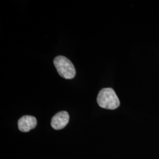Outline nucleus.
I'll use <instances>...</instances> for the list:
<instances>
[{"label":"nucleus","instance_id":"obj_1","mask_svg":"<svg viewBox=\"0 0 159 159\" xmlns=\"http://www.w3.org/2000/svg\"><path fill=\"white\" fill-rule=\"evenodd\" d=\"M97 102L102 108L114 110L119 107L120 102L116 92L111 88L101 90L97 98Z\"/></svg>","mask_w":159,"mask_h":159},{"label":"nucleus","instance_id":"obj_2","mask_svg":"<svg viewBox=\"0 0 159 159\" xmlns=\"http://www.w3.org/2000/svg\"><path fill=\"white\" fill-rule=\"evenodd\" d=\"M58 74L65 79H72L75 76L76 71L73 64L67 57L59 56L53 61Z\"/></svg>","mask_w":159,"mask_h":159},{"label":"nucleus","instance_id":"obj_3","mask_svg":"<svg viewBox=\"0 0 159 159\" xmlns=\"http://www.w3.org/2000/svg\"><path fill=\"white\" fill-rule=\"evenodd\" d=\"M70 116L66 111L58 112L51 119V127L55 130H61L68 124Z\"/></svg>","mask_w":159,"mask_h":159},{"label":"nucleus","instance_id":"obj_4","mask_svg":"<svg viewBox=\"0 0 159 159\" xmlns=\"http://www.w3.org/2000/svg\"><path fill=\"white\" fill-rule=\"evenodd\" d=\"M37 119L32 116H24L18 121L19 130L22 132H28L37 125Z\"/></svg>","mask_w":159,"mask_h":159}]
</instances>
